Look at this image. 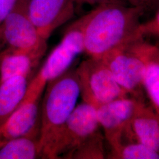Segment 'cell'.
I'll list each match as a JSON object with an SVG mask.
<instances>
[{
    "label": "cell",
    "mask_w": 159,
    "mask_h": 159,
    "mask_svg": "<svg viewBox=\"0 0 159 159\" xmlns=\"http://www.w3.org/2000/svg\"><path fill=\"white\" fill-rule=\"evenodd\" d=\"M142 10L114 1L95 7L83 16L84 52L100 58L120 46L139 39L137 30Z\"/></svg>",
    "instance_id": "obj_1"
},
{
    "label": "cell",
    "mask_w": 159,
    "mask_h": 159,
    "mask_svg": "<svg viewBox=\"0 0 159 159\" xmlns=\"http://www.w3.org/2000/svg\"><path fill=\"white\" fill-rule=\"evenodd\" d=\"M80 96L75 68L48 81L40 105L39 143L41 159H51L57 136Z\"/></svg>",
    "instance_id": "obj_2"
},
{
    "label": "cell",
    "mask_w": 159,
    "mask_h": 159,
    "mask_svg": "<svg viewBox=\"0 0 159 159\" xmlns=\"http://www.w3.org/2000/svg\"><path fill=\"white\" fill-rule=\"evenodd\" d=\"M75 72L83 102L95 108L129 96L101 58L89 57L75 68Z\"/></svg>",
    "instance_id": "obj_3"
},
{
    "label": "cell",
    "mask_w": 159,
    "mask_h": 159,
    "mask_svg": "<svg viewBox=\"0 0 159 159\" xmlns=\"http://www.w3.org/2000/svg\"><path fill=\"white\" fill-rule=\"evenodd\" d=\"M47 41L29 18L24 4L17 2L0 29V46L41 59L47 50Z\"/></svg>",
    "instance_id": "obj_4"
},
{
    "label": "cell",
    "mask_w": 159,
    "mask_h": 159,
    "mask_svg": "<svg viewBox=\"0 0 159 159\" xmlns=\"http://www.w3.org/2000/svg\"><path fill=\"white\" fill-rule=\"evenodd\" d=\"M100 126L96 108L84 102L77 104L57 136L51 159H66L69 154L99 130Z\"/></svg>",
    "instance_id": "obj_5"
},
{
    "label": "cell",
    "mask_w": 159,
    "mask_h": 159,
    "mask_svg": "<svg viewBox=\"0 0 159 159\" xmlns=\"http://www.w3.org/2000/svg\"><path fill=\"white\" fill-rule=\"evenodd\" d=\"M46 86L31 80L20 107L0 126V147L21 137L39 134L40 105Z\"/></svg>",
    "instance_id": "obj_6"
},
{
    "label": "cell",
    "mask_w": 159,
    "mask_h": 159,
    "mask_svg": "<svg viewBox=\"0 0 159 159\" xmlns=\"http://www.w3.org/2000/svg\"><path fill=\"white\" fill-rule=\"evenodd\" d=\"M131 42L108 52L100 58L129 95L143 101V81L145 65L142 59L131 48Z\"/></svg>",
    "instance_id": "obj_7"
},
{
    "label": "cell",
    "mask_w": 159,
    "mask_h": 159,
    "mask_svg": "<svg viewBox=\"0 0 159 159\" xmlns=\"http://www.w3.org/2000/svg\"><path fill=\"white\" fill-rule=\"evenodd\" d=\"M83 17L71 25L60 42L51 51L36 75L47 83L66 72L75 58L84 52Z\"/></svg>",
    "instance_id": "obj_8"
},
{
    "label": "cell",
    "mask_w": 159,
    "mask_h": 159,
    "mask_svg": "<svg viewBox=\"0 0 159 159\" xmlns=\"http://www.w3.org/2000/svg\"><path fill=\"white\" fill-rule=\"evenodd\" d=\"M144 103L133 97L120 98L96 108L97 117L110 148L122 142L123 137L139 107Z\"/></svg>",
    "instance_id": "obj_9"
},
{
    "label": "cell",
    "mask_w": 159,
    "mask_h": 159,
    "mask_svg": "<svg viewBox=\"0 0 159 159\" xmlns=\"http://www.w3.org/2000/svg\"><path fill=\"white\" fill-rule=\"evenodd\" d=\"M24 6L29 18L47 40L77 10L75 0H29Z\"/></svg>",
    "instance_id": "obj_10"
},
{
    "label": "cell",
    "mask_w": 159,
    "mask_h": 159,
    "mask_svg": "<svg viewBox=\"0 0 159 159\" xmlns=\"http://www.w3.org/2000/svg\"><path fill=\"white\" fill-rule=\"evenodd\" d=\"M131 48L144 63L143 85L152 107L159 116V47L139 38L130 43Z\"/></svg>",
    "instance_id": "obj_11"
},
{
    "label": "cell",
    "mask_w": 159,
    "mask_h": 159,
    "mask_svg": "<svg viewBox=\"0 0 159 159\" xmlns=\"http://www.w3.org/2000/svg\"><path fill=\"white\" fill-rule=\"evenodd\" d=\"M125 133H131L137 142L159 153V116L144 102L137 110Z\"/></svg>",
    "instance_id": "obj_12"
},
{
    "label": "cell",
    "mask_w": 159,
    "mask_h": 159,
    "mask_svg": "<svg viewBox=\"0 0 159 159\" xmlns=\"http://www.w3.org/2000/svg\"><path fill=\"white\" fill-rule=\"evenodd\" d=\"M40 60L25 52L0 46V83L16 76H29Z\"/></svg>",
    "instance_id": "obj_13"
},
{
    "label": "cell",
    "mask_w": 159,
    "mask_h": 159,
    "mask_svg": "<svg viewBox=\"0 0 159 159\" xmlns=\"http://www.w3.org/2000/svg\"><path fill=\"white\" fill-rule=\"evenodd\" d=\"M29 76H16L0 83V126L23 102L29 88Z\"/></svg>",
    "instance_id": "obj_14"
},
{
    "label": "cell",
    "mask_w": 159,
    "mask_h": 159,
    "mask_svg": "<svg viewBox=\"0 0 159 159\" xmlns=\"http://www.w3.org/2000/svg\"><path fill=\"white\" fill-rule=\"evenodd\" d=\"M39 134L18 137L0 147V159L41 158Z\"/></svg>",
    "instance_id": "obj_15"
},
{
    "label": "cell",
    "mask_w": 159,
    "mask_h": 159,
    "mask_svg": "<svg viewBox=\"0 0 159 159\" xmlns=\"http://www.w3.org/2000/svg\"><path fill=\"white\" fill-rule=\"evenodd\" d=\"M104 139L100 130L80 144L66 159H103L106 157Z\"/></svg>",
    "instance_id": "obj_16"
},
{
    "label": "cell",
    "mask_w": 159,
    "mask_h": 159,
    "mask_svg": "<svg viewBox=\"0 0 159 159\" xmlns=\"http://www.w3.org/2000/svg\"><path fill=\"white\" fill-rule=\"evenodd\" d=\"M108 158L114 159H159V153L139 142H121L111 148Z\"/></svg>",
    "instance_id": "obj_17"
},
{
    "label": "cell",
    "mask_w": 159,
    "mask_h": 159,
    "mask_svg": "<svg viewBox=\"0 0 159 159\" xmlns=\"http://www.w3.org/2000/svg\"><path fill=\"white\" fill-rule=\"evenodd\" d=\"M137 36L144 39L146 37H159V7L153 18L146 23L139 25Z\"/></svg>",
    "instance_id": "obj_18"
},
{
    "label": "cell",
    "mask_w": 159,
    "mask_h": 159,
    "mask_svg": "<svg viewBox=\"0 0 159 159\" xmlns=\"http://www.w3.org/2000/svg\"><path fill=\"white\" fill-rule=\"evenodd\" d=\"M129 6L139 8L144 13L157 10L159 7V0H126Z\"/></svg>",
    "instance_id": "obj_19"
},
{
    "label": "cell",
    "mask_w": 159,
    "mask_h": 159,
    "mask_svg": "<svg viewBox=\"0 0 159 159\" xmlns=\"http://www.w3.org/2000/svg\"><path fill=\"white\" fill-rule=\"evenodd\" d=\"M18 0H0V29L6 18L17 4Z\"/></svg>",
    "instance_id": "obj_20"
},
{
    "label": "cell",
    "mask_w": 159,
    "mask_h": 159,
    "mask_svg": "<svg viewBox=\"0 0 159 159\" xmlns=\"http://www.w3.org/2000/svg\"><path fill=\"white\" fill-rule=\"evenodd\" d=\"M76 4L77 10L79 8L83 6H93L96 7L97 6L102 5L103 4L108 3L114 1H121V0H75Z\"/></svg>",
    "instance_id": "obj_21"
},
{
    "label": "cell",
    "mask_w": 159,
    "mask_h": 159,
    "mask_svg": "<svg viewBox=\"0 0 159 159\" xmlns=\"http://www.w3.org/2000/svg\"><path fill=\"white\" fill-rule=\"evenodd\" d=\"M29 0H18V3H20V4H25Z\"/></svg>",
    "instance_id": "obj_22"
}]
</instances>
